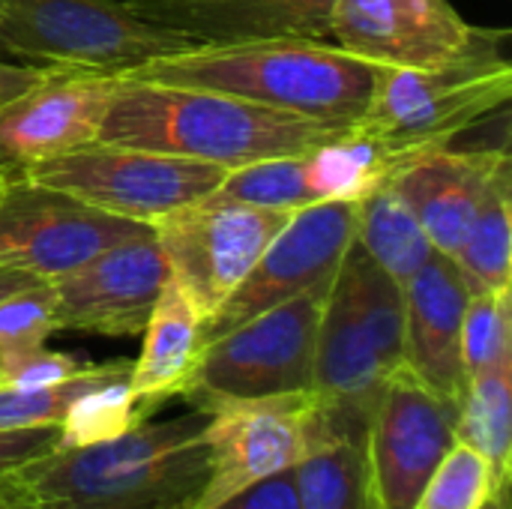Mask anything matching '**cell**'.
Segmentation results:
<instances>
[{
	"label": "cell",
	"mask_w": 512,
	"mask_h": 509,
	"mask_svg": "<svg viewBox=\"0 0 512 509\" xmlns=\"http://www.w3.org/2000/svg\"><path fill=\"white\" fill-rule=\"evenodd\" d=\"M216 509H300L297 486H294V468L249 486L246 492H240L237 498L225 501Z\"/></svg>",
	"instance_id": "obj_33"
},
{
	"label": "cell",
	"mask_w": 512,
	"mask_h": 509,
	"mask_svg": "<svg viewBox=\"0 0 512 509\" xmlns=\"http://www.w3.org/2000/svg\"><path fill=\"white\" fill-rule=\"evenodd\" d=\"M357 201H318L291 213L246 279L204 321V345L306 291H327L354 243Z\"/></svg>",
	"instance_id": "obj_10"
},
{
	"label": "cell",
	"mask_w": 512,
	"mask_h": 509,
	"mask_svg": "<svg viewBox=\"0 0 512 509\" xmlns=\"http://www.w3.org/2000/svg\"><path fill=\"white\" fill-rule=\"evenodd\" d=\"M60 426H36V429H6L0 432V477L15 471L18 465L39 459L57 450Z\"/></svg>",
	"instance_id": "obj_32"
},
{
	"label": "cell",
	"mask_w": 512,
	"mask_h": 509,
	"mask_svg": "<svg viewBox=\"0 0 512 509\" xmlns=\"http://www.w3.org/2000/svg\"><path fill=\"white\" fill-rule=\"evenodd\" d=\"M315 393L219 408L207 423V480L192 509H216L249 486L291 471L306 450Z\"/></svg>",
	"instance_id": "obj_14"
},
{
	"label": "cell",
	"mask_w": 512,
	"mask_h": 509,
	"mask_svg": "<svg viewBox=\"0 0 512 509\" xmlns=\"http://www.w3.org/2000/svg\"><path fill=\"white\" fill-rule=\"evenodd\" d=\"M405 366L441 399L462 408L468 375L462 321L471 288L444 252H435L405 285Z\"/></svg>",
	"instance_id": "obj_18"
},
{
	"label": "cell",
	"mask_w": 512,
	"mask_h": 509,
	"mask_svg": "<svg viewBox=\"0 0 512 509\" xmlns=\"http://www.w3.org/2000/svg\"><path fill=\"white\" fill-rule=\"evenodd\" d=\"M369 417L315 396L306 417V450L294 465L300 509H375L366 465Z\"/></svg>",
	"instance_id": "obj_20"
},
{
	"label": "cell",
	"mask_w": 512,
	"mask_h": 509,
	"mask_svg": "<svg viewBox=\"0 0 512 509\" xmlns=\"http://www.w3.org/2000/svg\"><path fill=\"white\" fill-rule=\"evenodd\" d=\"M168 276V261L153 228L129 237L78 270L51 279L57 327L111 339L138 336Z\"/></svg>",
	"instance_id": "obj_16"
},
{
	"label": "cell",
	"mask_w": 512,
	"mask_h": 509,
	"mask_svg": "<svg viewBox=\"0 0 512 509\" xmlns=\"http://www.w3.org/2000/svg\"><path fill=\"white\" fill-rule=\"evenodd\" d=\"M512 162H504L495 174L462 246L456 255V267L462 270L471 291H507L510 288V246H512V213H510V186Z\"/></svg>",
	"instance_id": "obj_24"
},
{
	"label": "cell",
	"mask_w": 512,
	"mask_h": 509,
	"mask_svg": "<svg viewBox=\"0 0 512 509\" xmlns=\"http://www.w3.org/2000/svg\"><path fill=\"white\" fill-rule=\"evenodd\" d=\"M39 282H45V279H39V276H33V273L21 270V267H15V264L0 261V300L18 294V291H24V288H33V285H39Z\"/></svg>",
	"instance_id": "obj_35"
},
{
	"label": "cell",
	"mask_w": 512,
	"mask_h": 509,
	"mask_svg": "<svg viewBox=\"0 0 512 509\" xmlns=\"http://www.w3.org/2000/svg\"><path fill=\"white\" fill-rule=\"evenodd\" d=\"M87 363L75 354H63V351H48L45 345L36 351H27L9 363L0 366V384L6 387H21V390H33V387H51L60 384L72 375H78Z\"/></svg>",
	"instance_id": "obj_31"
},
{
	"label": "cell",
	"mask_w": 512,
	"mask_h": 509,
	"mask_svg": "<svg viewBox=\"0 0 512 509\" xmlns=\"http://www.w3.org/2000/svg\"><path fill=\"white\" fill-rule=\"evenodd\" d=\"M9 174H15V171H9V168H0V180H3V177H9Z\"/></svg>",
	"instance_id": "obj_38"
},
{
	"label": "cell",
	"mask_w": 512,
	"mask_h": 509,
	"mask_svg": "<svg viewBox=\"0 0 512 509\" xmlns=\"http://www.w3.org/2000/svg\"><path fill=\"white\" fill-rule=\"evenodd\" d=\"M327 291H306L207 342L180 396L195 411L216 414L240 402L312 393Z\"/></svg>",
	"instance_id": "obj_7"
},
{
	"label": "cell",
	"mask_w": 512,
	"mask_h": 509,
	"mask_svg": "<svg viewBox=\"0 0 512 509\" xmlns=\"http://www.w3.org/2000/svg\"><path fill=\"white\" fill-rule=\"evenodd\" d=\"M201 39L144 18L129 0H3L0 51L36 66L123 75Z\"/></svg>",
	"instance_id": "obj_6"
},
{
	"label": "cell",
	"mask_w": 512,
	"mask_h": 509,
	"mask_svg": "<svg viewBox=\"0 0 512 509\" xmlns=\"http://www.w3.org/2000/svg\"><path fill=\"white\" fill-rule=\"evenodd\" d=\"M132 360H111L99 366H84L78 375L51 384V387H6L0 384V432L6 429H36V426H60L69 405L93 387L111 381H129Z\"/></svg>",
	"instance_id": "obj_26"
},
{
	"label": "cell",
	"mask_w": 512,
	"mask_h": 509,
	"mask_svg": "<svg viewBox=\"0 0 512 509\" xmlns=\"http://www.w3.org/2000/svg\"><path fill=\"white\" fill-rule=\"evenodd\" d=\"M0 3H3V0H0Z\"/></svg>",
	"instance_id": "obj_39"
},
{
	"label": "cell",
	"mask_w": 512,
	"mask_h": 509,
	"mask_svg": "<svg viewBox=\"0 0 512 509\" xmlns=\"http://www.w3.org/2000/svg\"><path fill=\"white\" fill-rule=\"evenodd\" d=\"M291 219L210 192L153 225L171 279L207 321L255 267L267 243Z\"/></svg>",
	"instance_id": "obj_9"
},
{
	"label": "cell",
	"mask_w": 512,
	"mask_h": 509,
	"mask_svg": "<svg viewBox=\"0 0 512 509\" xmlns=\"http://www.w3.org/2000/svg\"><path fill=\"white\" fill-rule=\"evenodd\" d=\"M219 195L264 207V210H285L297 213L303 207L318 204L309 168H306V153L303 156H273L261 162H249L240 168L225 171Z\"/></svg>",
	"instance_id": "obj_27"
},
{
	"label": "cell",
	"mask_w": 512,
	"mask_h": 509,
	"mask_svg": "<svg viewBox=\"0 0 512 509\" xmlns=\"http://www.w3.org/2000/svg\"><path fill=\"white\" fill-rule=\"evenodd\" d=\"M210 414L141 423L90 447L51 450L0 477V498L30 509H192L207 480Z\"/></svg>",
	"instance_id": "obj_1"
},
{
	"label": "cell",
	"mask_w": 512,
	"mask_h": 509,
	"mask_svg": "<svg viewBox=\"0 0 512 509\" xmlns=\"http://www.w3.org/2000/svg\"><path fill=\"white\" fill-rule=\"evenodd\" d=\"M54 330L60 327L51 282H39L0 300V366L42 348Z\"/></svg>",
	"instance_id": "obj_30"
},
{
	"label": "cell",
	"mask_w": 512,
	"mask_h": 509,
	"mask_svg": "<svg viewBox=\"0 0 512 509\" xmlns=\"http://www.w3.org/2000/svg\"><path fill=\"white\" fill-rule=\"evenodd\" d=\"M507 291H471L462 321V363L468 381L512 348V306Z\"/></svg>",
	"instance_id": "obj_29"
},
{
	"label": "cell",
	"mask_w": 512,
	"mask_h": 509,
	"mask_svg": "<svg viewBox=\"0 0 512 509\" xmlns=\"http://www.w3.org/2000/svg\"><path fill=\"white\" fill-rule=\"evenodd\" d=\"M150 228L153 225L93 210L27 180L21 171L0 180V261L45 282L78 270L105 249Z\"/></svg>",
	"instance_id": "obj_11"
},
{
	"label": "cell",
	"mask_w": 512,
	"mask_h": 509,
	"mask_svg": "<svg viewBox=\"0 0 512 509\" xmlns=\"http://www.w3.org/2000/svg\"><path fill=\"white\" fill-rule=\"evenodd\" d=\"M345 132L231 93L120 75L96 141L213 162L231 171L273 156L312 153Z\"/></svg>",
	"instance_id": "obj_3"
},
{
	"label": "cell",
	"mask_w": 512,
	"mask_h": 509,
	"mask_svg": "<svg viewBox=\"0 0 512 509\" xmlns=\"http://www.w3.org/2000/svg\"><path fill=\"white\" fill-rule=\"evenodd\" d=\"M459 405L432 393L408 366L393 372L366 432L375 509H414L426 480L456 444Z\"/></svg>",
	"instance_id": "obj_12"
},
{
	"label": "cell",
	"mask_w": 512,
	"mask_h": 509,
	"mask_svg": "<svg viewBox=\"0 0 512 509\" xmlns=\"http://www.w3.org/2000/svg\"><path fill=\"white\" fill-rule=\"evenodd\" d=\"M405 366V291L354 240L324 297L312 393L372 417L393 372Z\"/></svg>",
	"instance_id": "obj_4"
},
{
	"label": "cell",
	"mask_w": 512,
	"mask_h": 509,
	"mask_svg": "<svg viewBox=\"0 0 512 509\" xmlns=\"http://www.w3.org/2000/svg\"><path fill=\"white\" fill-rule=\"evenodd\" d=\"M138 360H132L129 390L138 399L165 405L180 396L189 375L204 351V318L183 294V288L168 276L147 324Z\"/></svg>",
	"instance_id": "obj_21"
},
{
	"label": "cell",
	"mask_w": 512,
	"mask_h": 509,
	"mask_svg": "<svg viewBox=\"0 0 512 509\" xmlns=\"http://www.w3.org/2000/svg\"><path fill=\"white\" fill-rule=\"evenodd\" d=\"M456 441L474 447L495 471L498 483L510 489L512 471V348L489 369L468 381Z\"/></svg>",
	"instance_id": "obj_23"
},
{
	"label": "cell",
	"mask_w": 512,
	"mask_h": 509,
	"mask_svg": "<svg viewBox=\"0 0 512 509\" xmlns=\"http://www.w3.org/2000/svg\"><path fill=\"white\" fill-rule=\"evenodd\" d=\"M486 509H510V492L498 495V498H495V501H492Z\"/></svg>",
	"instance_id": "obj_36"
},
{
	"label": "cell",
	"mask_w": 512,
	"mask_h": 509,
	"mask_svg": "<svg viewBox=\"0 0 512 509\" xmlns=\"http://www.w3.org/2000/svg\"><path fill=\"white\" fill-rule=\"evenodd\" d=\"M510 93L512 66L495 42L441 66H378L372 102L354 123V132L384 147L402 165L429 147L450 144V138L504 108Z\"/></svg>",
	"instance_id": "obj_5"
},
{
	"label": "cell",
	"mask_w": 512,
	"mask_h": 509,
	"mask_svg": "<svg viewBox=\"0 0 512 509\" xmlns=\"http://www.w3.org/2000/svg\"><path fill=\"white\" fill-rule=\"evenodd\" d=\"M354 240L399 285H405L438 252L411 207L390 186V177L357 201Z\"/></svg>",
	"instance_id": "obj_22"
},
{
	"label": "cell",
	"mask_w": 512,
	"mask_h": 509,
	"mask_svg": "<svg viewBox=\"0 0 512 509\" xmlns=\"http://www.w3.org/2000/svg\"><path fill=\"white\" fill-rule=\"evenodd\" d=\"M162 405L150 399H138L129 390V381H111L102 387L87 390L78 396L66 417L60 420V441L57 450H72V447H90L102 441H114L126 435L129 429L147 423Z\"/></svg>",
	"instance_id": "obj_25"
},
{
	"label": "cell",
	"mask_w": 512,
	"mask_h": 509,
	"mask_svg": "<svg viewBox=\"0 0 512 509\" xmlns=\"http://www.w3.org/2000/svg\"><path fill=\"white\" fill-rule=\"evenodd\" d=\"M120 75L51 66L0 105V168L24 171L99 138Z\"/></svg>",
	"instance_id": "obj_15"
},
{
	"label": "cell",
	"mask_w": 512,
	"mask_h": 509,
	"mask_svg": "<svg viewBox=\"0 0 512 509\" xmlns=\"http://www.w3.org/2000/svg\"><path fill=\"white\" fill-rule=\"evenodd\" d=\"M228 168L153 150L84 144L21 174L93 210L156 225L168 213L219 189Z\"/></svg>",
	"instance_id": "obj_8"
},
{
	"label": "cell",
	"mask_w": 512,
	"mask_h": 509,
	"mask_svg": "<svg viewBox=\"0 0 512 509\" xmlns=\"http://www.w3.org/2000/svg\"><path fill=\"white\" fill-rule=\"evenodd\" d=\"M144 18L201 42L321 39L330 42L336 0H129Z\"/></svg>",
	"instance_id": "obj_19"
},
{
	"label": "cell",
	"mask_w": 512,
	"mask_h": 509,
	"mask_svg": "<svg viewBox=\"0 0 512 509\" xmlns=\"http://www.w3.org/2000/svg\"><path fill=\"white\" fill-rule=\"evenodd\" d=\"M495 39L450 0H336L330 12V42L378 66H441Z\"/></svg>",
	"instance_id": "obj_13"
},
{
	"label": "cell",
	"mask_w": 512,
	"mask_h": 509,
	"mask_svg": "<svg viewBox=\"0 0 512 509\" xmlns=\"http://www.w3.org/2000/svg\"><path fill=\"white\" fill-rule=\"evenodd\" d=\"M51 66H36V63H9L0 60V105L9 102L12 96H18L21 90H27L30 84H36Z\"/></svg>",
	"instance_id": "obj_34"
},
{
	"label": "cell",
	"mask_w": 512,
	"mask_h": 509,
	"mask_svg": "<svg viewBox=\"0 0 512 509\" xmlns=\"http://www.w3.org/2000/svg\"><path fill=\"white\" fill-rule=\"evenodd\" d=\"M510 162L507 147L450 150L429 147L390 174V186L411 207L432 246L456 255L495 174Z\"/></svg>",
	"instance_id": "obj_17"
},
{
	"label": "cell",
	"mask_w": 512,
	"mask_h": 509,
	"mask_svg": "<svg viewBox=\"0 0 512 509\" xmlns=\"http://www.w3.org/2000/svg\"><path fill=\"white\" fill-rule=\"evenodd\" d=\"M126 78L216 90L309 117L330 129H351L369 108L378 63L354 57L321 39H249L201 42L153 57Z\"/></svg>",
	"instance_id": "obj_2"
},
{
	"label": "cell",
	"mask_w": 512,
	"mask_h": 509,
	"mask_svg": "<svg viewBox=\"0 0 512 509\" xmlns=\"http://www.w3.org/2000/svg\"><path fill=\"white\" fill-rule=\"evenodd\" d=\"M0 509H30V507H24V504H15V501H6V498H0Z\"/></svg>",
	"instance_id": "obj_37"
},
{
	"label": "cell",
	"mask_w": 512,
	"mask_h": 509,
	"mask_svg": "<svg viewBox=\"0 0 512 509\" xmlns=\"http://www.w3.org/2000/svg\"><path fill=\"white\" fill-rule=\"evenodd\" d=\"M504 489L492 465L468 444L456 441L426 480L414 509H486Z\"/></svg>",
	"instance_id": "obj_28"
}]
</instances>
